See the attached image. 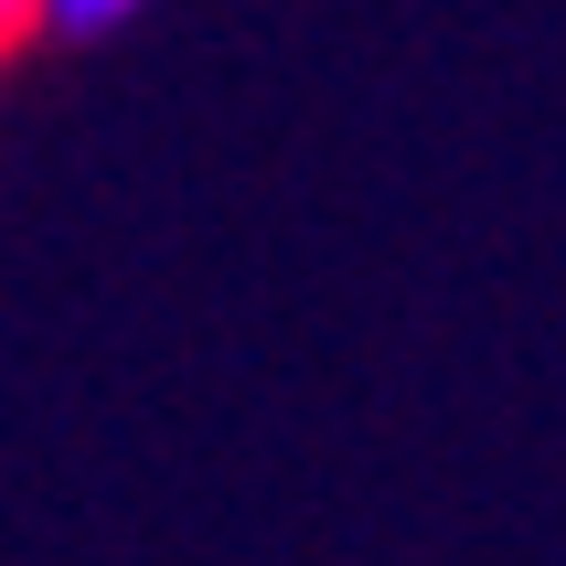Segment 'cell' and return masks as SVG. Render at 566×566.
<instances>
[{
  "mask_svg": "<svg viewBox=\"0 0 566 566\" xmlns=\"http://www.w3.org/2000/svg\"><path fill=\"white\" fill-rule=\"evenodd\" d=\"M128 11H139V0H54V11H43V32H75V43H86V32H118Z\"/></svg>",
  "mask_w": 566,
  "mask_h": 566,
  "instance_id": "cell-1",
  "label": "cell"
},
{
  "mask_svg": "<svg viewBox=\"0 0 566 566\" xmlns=\"http://www.w3.org/2000/svg\"><path fill=\"white\" fill-rule=\"evenodd\" d=\"M43 11H54V0H0V54H11V43H32V32H43Z\"/></svg>",
  "mask_w": 566,
  "mask_h": 566,
  "instance_id": "cell-2",
  "label": "cell"
}]
</instances>
